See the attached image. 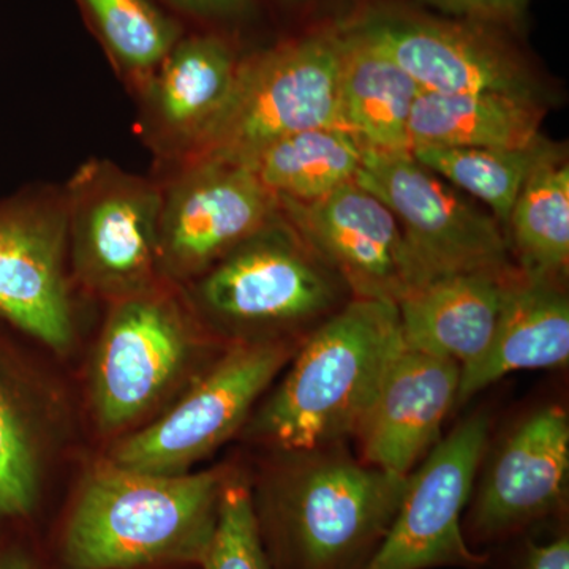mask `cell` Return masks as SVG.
Here are the masks:
<instances>
[{"instance_id": "6da1fadb", "label": "cell", "mask_w": 569, "mask_h": 569, "mask_svg": "<svg viewBox=\"0 0 569 569\" xmlns=\"http://www.w3.org/2000/svg\"><path fill=\"white\" fill-rule=\"evenodd\" d=\"M234 463L152 475L99 456L43 546L50 569H201Z\"/></svg>"}, {"instance_id": "7a4b0ae2", "label": "cell", "mask_w": 569, "mask_h": 569, "mask_svg": "<svg viewBox=\"0 0 569 569\" xmlns=\"http://www.w3.org/2000/svg\"><path fill=\"white\" fill-rule=\"evenodd\" d=\"M249 471L258 537L271 569H365L406 496L408 477L346 445L266 452Z\"/></svg>"}, {"instance_id": "3957f363", "label": "cell", "mask_w": 569, "mask_h": 569, "mask_svg": "<svg viewBox=\"0 0 569 569\" xmlns=\"http://www.w3.org/2000/svg\"><path fill=\"white\" fill-rule=\"evenodd\" d=\"M400 347L397 306L351 298L299 343L239 440L266 452L346 445Z\"/></svg>"}, {"instance_id": "277c9868", "label": "cell", "mask_w": 569, "mask_h": 569, "mask_svg": "<svg viewBox=\"0 0 569 569\" xmlns=\"http://www.w3.org/2000/svg\"><path fill=\"white\" fill-rule=\"evenodd\" d=\"M181 287L112 302L84 378L93 436L108 447L164 413L227 350Z\"/></svg>"}, {"instance_id": "5b68a950", "label": "cell", "mask_w": 569, "mask_h": 569, "mask_svg": "<svg viewBox=\"0 0 569 569\" xmlns=\"http://www.w3.org/2000/svg\"><path fill=\"white\" fill-rule=\"evenodd\" d=\"M280 227L277 222L247 239L181 287L197 316L227 346L302 340L342 307V280L293 231Z\"/></svg>"}, {"instance_id": "8992f818", "label": "cell", "mask_w": 569, "mask_h": 569, "mask_svg": "<svg viewBox=\"0 0 569 569\" xmlns=\"http://www.w3.org/2000/svg\"><path fill=\"white\" fill-rule=\"evenodd\" d=\"M318 127L343 129L337 28L239 62L227 100L182 153L186 162L244 164L266 146Z\"/></svg>"}, {"instance_id": "52a82bcc", "label": "cell", "mask_w": 569, "mask_h": 569, "mask_svg": "<svg viewBox=\"0 0 569 569\" xmlns=\"http://www.w3.org/2000/svg\"><path fill=\"white\" fill-rule=\"evenodd\" d=\"M302 340L228 347L164 413L100 456L142 473H190L241 433Z\"/></svg>"}, {"instance_id": "ba28073f", "label": "cell", "mask_w": 569, "mask_h": 569, "mask_svg": "<svg viewBox=\"0 0 569 569\" xmlns=\"http://www.w3.org/2000/svg\"><path fill=\"white\" fill-rule=\"evenodd\" d=\"M71 279L112 305L168 283L160 271L162 189L103 160L82 164L66 198Z\"/></svg>"}, {"instance_id": "9c48e42d", "label": "cell", "mask_w": 569, "mask_h": 569, "mask_svg": "<svg viewBox=\"0 0 569 569\" xmlns=\"http://www.w3.org/2000/svg\"><path fill=\"white\" fill-rule=\"evenodd\" d=\"M355 182L388 206L427 280L466 272L508 274V239L496 217L449 187L410 152L366 149Z\"/></svg>"}, {"instance_id": "30bf717a", "label": "cell", "mask_w": 569, "mask_h": 569, "mask_svg": "<svg viewBox=\"0 0 569 569\" xmlns=\"http://www.w3.org/2000/svg\"><path fill=\"white\" fill-rule=\"evenodd\" d=\"M489 425L486 415H475L430 449L408 477L399 511L365 569L489 567V553L468 545L462 526L488 448Z\"/></svg>"}, {"instance_id": "8fae6325", "label": "cell", "mask_w": 569, "mask_h": 569, "mask_svg": "<svg viewBox=\"0 0 569 569\" xmlns=\"http://www.w3.org/2000/svg\"><path fill=\"white\" fill-rule=\"evenodd\" d=\"M279 198L244 164L194 160L162 189L160 271L186 287L236 247L279 222Z\"/></svg>"}, {"instance_id": "7c38bea8", "label": "cell", "mask_w": 569, "mask_h": 569, "mask_svg": "<svg viewBox=\"0 0 569 569\" xmlns=\"http://www.w3.org/2000/svg\"><path fill=\"white\" fill-rule=\"evenodd\" d=\"M279 206L293 233L351 298L397 306L427 282L395 213L355 181L307 203L279 198Z\"/></svg>"}, {"instance_id": "4fadbf2b", "label": "cell", "mask_w": 569, "mask_h": 569, "mask_svg": "<svg viewBox=\"0 0 569 569\" xmlns=\"http://www.w3.org/2000/svg\"><path fill=\"white\" fill-rule=\"evenodd\" d=\"M66 201L0 206V317L51 355L77 343Z\"/></svg>"}, {"instance_id": "5bb4252c", "label": "cell", "mask_w": 569, "mask_h": 569, "mask_svg": "<svg viewBox=\"0 0 569 569\" xmlns=\"http://www.w3.org/2000/svg\"><path fill=\"white\" fill-rule=\"evenodd\" d=\"M569 477V417L535 410L503 441L481 479L463 535L475 550L526 533L563 511ZM482 552V550H481Z\"/></svg>"}, {"instance_id": "9a60e30c", "label": "cell", "mask_w": 569, "mask_h": 569, "mask_svg": "<svg viewBox=\"0 0 569 569\" xmlns=\"http://www.w3.org/2000/svg\"><path fill=\"white\" fill-rule=\"evenodd\" d=\"M353 24L422 91L538 100L537 81L526 62L478 22L372 14Z\"/></svg>"}, {"instance_id": "2e32d148", "label": "cell", "mask_w": 569, "mask_h": 569, "mask_svg": "<svg viewBox=\"0 0 569 569\" xmlns=\"http://www.w3.org/2000/svg\"><path fill=\"white\" fill-rule=\"evenodd\" d=\"M70 403L52 378L0 350V522L32 527L69 443Z\"/></svg>"}, {"instance_id": "e0dca14e", "label": "cell", "mask_w": 569, "mask_h": 569, "mask_svg": "<svg viewBox=\"0 0 569 569\" xmlns=\"http://www.w3.org/2000/svg\"><path fill=\"white\" fill-rule=\"evenodd\" d=\"M460 366L403 346L381 378L356 430L361 460L399 477L436 447L449 411L456 407Z\"/></svg>"}, {"instance_id": "ac0fdd59", "label": "cell", "mask_w": 569, "mask_h": 569, "mask_svg": "<svg viewBox=\"0 0 569 569\" xmlns=\"http://www.w3.org/2000/svg\"><path fill=\"white\" fill-rule=\"evenodd\" d=\"M568 362L569 301L563 283L516 269L505 284L492 342L477 361L460 369L456 407L509 373L565 369Z\"/></svg>"}, {"instance_id": "d6986e66", "label": "cell", "mask_w": 569, "mask_h": 569, "mask_svg": "<svg viewBox=\"0 0 569 569\" xmlns=\"http://www.w3.org/2000/svg\"><path fill=\"white\" fill-rule=\"evenodd\" d=\"M515 271L448 274L419 284L397 302L403 346L460 369L477 361L496 335L505 284Z\"/></svg>"}, {"instance_id": "ffe728a7", "label": "cell", "mask_w": 569, "mask_h": 569, "mask_svg": "<svg viewBox=\"0 0 569 569\" xmlns=\"http://www.w3.org/2000/svg\"><path fill=\"white\" fill-rule=\"evenodd\" d=\"M337 40L343 129L366 149L410 152L408 123L422 89L355 24L337 28Z\"/></svg>"}, {"instance_id": "44dd1931", "label": "cell", "mask_w": 569, "mask_h": 569, "mask_svg": "<svg viewBox=\"0 0 569 569\" xmlns=\"http://www.w3.org/2000/svg\"><path fill=\"white\" fill-rule=\"evenodd\" d=\"M238 66L219 37L179 40L148 81L152 122L163 140L186 151L227 100Z\"/></svg>"}, {"instance_id": "7402d4cb", "label": "cell", "mask_w": 569, "mask_h": 569, "mask_svg": "<svg viewBox=\"0 0 569 569\" xmlns=\"http://www.w3.org/2000/svg\"><path fill=\"white\" fill-rule=\"evenodd\" d=\"M545 110L537 99L503 93H438L422 91L408 123L410 149H526L545 142Z\"/></svg>"}, {"instance_id": "603a6c76", "label": "cell", "mask_w": 569, "mask_h": 569, "mask_svg": "<svg viewBox=\"0 0 569 569\" xmlns=\"http://www.w3.org/2000/svg\"><path fill=\"white\" fill-rule=\"evenodd\" d=\"M366 148L339 127H318L266 146L244 167L277 198L316 201L355 181Z\"/></svg>"}, {"instance_id": "cb8c5ba5", "label": "cell", "mask_w": 569, "mask_h": 569, "mask_svg": "<svg viewBox=\"0 0 569 569\" xmlns=\"http://www.w3.org/2000/svg\"><path fill=\"white\" fill-rule=\"evenodd\" d=\"M519 271L563 283L569 268V164L553 149L531 171L507 223Z\"/></svg>"}, {"instance_id": "d4e9b609", "label": "cell", "mask_w": 569, "mask_h": 569, "mask_svg": "<svg viewBox=\"0 0 569 569\" xmlns=\"http://www.w3.org/2000/svg\"><path fill=\"white\" fill-rule=\"evenodd\" d=\"M545 141L526 149L443 148L418 146L411 156L445 181L489 206L497 222L507 227L523 183L553 151Z\"/></svg>"}, {"instance_id": "484cf974", "label": "cell", "mask_w": 569, "mask_h": 569, "mask_svg": "<svg viewBox=\"0 0 569 569\" xmlns=\"http://www.w3.org/2000/svg\"><path fill=\"white\" fill-rule=\"evenodd\" d=\"M112 58L148 82L179 41V28L151 0H78Z\"/></svg>"}, {"instance_id": "4316f807", "label": "cell", "mask_w": 569, "mask_h": 569, "mask_svg": "<svg viewBox=\"0 0 569 569\" xmlns=\"http://www.w3.org/2000/svg\"><path fill=\"white\" fill-rule=\"evenodd\" d=\"M201 569H271L254 526L246 468L234 466L224 485L219 523Z\"/></svg>"}, {"instance_id": "83f0119b", "label": "cell", "mask_w": 569, "mask_h": 569, "mask_svg": "<svg viewBox=\"0 0 569 569\" xmlns=\"http://www.w3.org/2000/svg\"><path fill=\"white\" fill-rule=\"evenodd\" d=\"M437 9L473 22H515L530 0H425Z\"/></svg>"}, {"instance_id": "f1b7e54d", "label": "cell", "mask_w": 569, "mask_h": 569, "mask_svg": "<svg viewBox=\"0 0 569 569\" xmlns=\"http://www.w3.org/2000/svg\"><path fill=\"white\" fill-rule=\"evenodd\" d=\"M0 569H50L31 527H10L0 538Z\"/></svg>"}, {"instance_id": "f546056e", "label": "cell", "mask_w": 569, "mask_h": 569, "mask_svg": "<svg viewBox=\"0 0 569 569\" xmlns=\"http://www.w3.org/2000/svg\"><path fill=\"white\" fill-rule=\"evenodd\" d=\"M516 569H569L568 530H561L546 542L527 541Z\"/></svg>"}, {"instance_id": "4dcf8cb0", "label": "cell", "mask_w": 569, "mask_h": 569, "mask_svg": "<svg viewBox=\"0 0 569 569\" xmlns=\"http://www.w3.org/2000/svg\"><path fill=\"white\" fill-rule=\"evenodd\" d=\"M186 9L197 13H228L241 9L247 0H176Z\"/></svg>"}]
</instances>
